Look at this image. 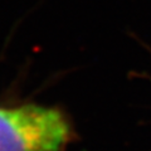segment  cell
Returning a JSON list of instances; mask_svg holds the SVG:
<instances>
[{
  "label": "cell",
  "mask_w": 151,
  "mask_h": 151,
  "mask_svg": "<svg viewBox=\"0 0 151 151\" xmlns=\"http://www.w3.org/2000/svg\"><path fill=\"white\" fill-rule=\"evenodd\" d=\"M69 136V124L58 110L0 107V151H62Z\"/></svg>",
  "instance_id": "6da1fadb"
}]
</instances>
